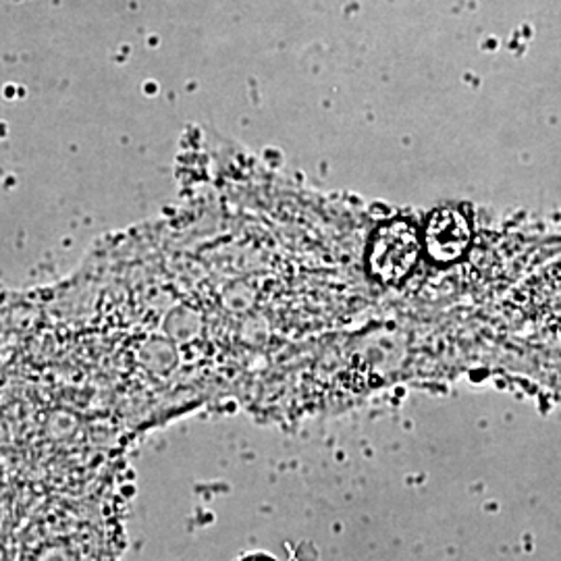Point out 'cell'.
<instances>
[{
    "label": "cell",
    "instance_id": "6da1fadb",
    "mask_svg": "<svg viewBox=\"0 0 561 561\" xmlns=\"http://www.w3.org/2000/svg\"><path fill=\"white\" fill-rule=\"evenodd\" d=\"M421 254V240L412 225L387 222L375 233L368 250V268L375 279L400 283L410 275Z\"/></svg>",
    "mask_w": 561,
    "mask_h": 561
},
{
    "label": "cell",
    "instance_id": "7a4b0ae2",
    "mask_svg": "<svg viewBox=\"0 0 561 561\" xmlns=\"http://www.w3.org/2000/svg\"><path fill=\"white\" fill-rule=\"evenodd\" d=\"M470 245V227L458 210H439L431 217L424 248L431 259L437 262L458 261Z\"/></svg>",
    "mask_w": 561,
    "mask_h": 561
}]
</instances>
